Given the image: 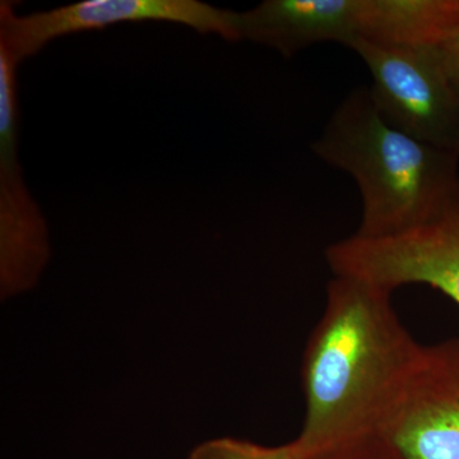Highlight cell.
I'll return each mask as SVG.
<instances>
[{
    "label": "cell",
    "mask_w": 459,
    "mask_h": 459,
    "mask_svg": "<svg viewBox=\"0 0 459 459\" xmlns=\"http://www.w3.org/2000/svg\"><path fill=\"white\" fill-rule=\"evenodd\" d=\"M458 33L459 0H361L358 39L422 50Z\"/></svg>",
    "instance_id": "cell-9"
},
{
    "label": "cell",
    "mask_w": 459,
    "mask_h": 459,
    "mask_svg": "<svg viewBox=\"0 0 459 459\" xmlns=\"http://www.w3.org/2000/svg\"><path fill=\"white\" fill-rule=\"evenodd\" d=\"M304 459H394L377 435L361 437Z\"/></svg>",
    "instance_id": "cell-11"
},
{
    "label": "cell",
    "mask_w": 459,
    "mask_h": 459,
    "mask_svg": "<svg viewBox=\"0 0 459 459\" xmlns=\"http://www.w3.org/2000/svg\"><path fill=\"white\" fill-rule=\"evenodd\" d=\"M367 271L374 282L392 291L404 285H427L459 307V186L425 225L373 241Z\"/></svg>",
    "instance_id": "cell-7"
},
{
    "label": "cell",
    "mask_w": 459,
    "mask_h": 459,
    "mask_svg": "<svg viewBox=\"0 0 459 459\" xmlns=\"http://www.w3.org/2000/svg\"><path fill=\"white\" fill-rule=\"evenodd\" d=\"M377 435L394 459H459V338L421 347Z\"/></svg>",
    "instance_id": "cell-5"
},
{
    "label": "cell",
    "mask_w": 459,
    "mask_h": 459,
    "mask_svg": "<svg viewBox=\"0 0 459 459\" xmlns=\"http://www.w3.org/2000/svg\"><path fill=\"white\" fill-rule=\"evenodd\" d=\"M18 65L0 47V290L5 299L32 289L50 256L47 220L18 160Z\"/></svg>",
    "instance_id": "cell-6"
},
{
    "label": "cell",
    "mask_w": 459,
    "mask_h": 459,
    "mask_svg": "<svg viewBox=\"0 0 459 459\" xmlns=\"http://www.w3.org/2000/svg\"><path fill=\"white\" fill-rule=\"evenodd\" d=\"M392 291L351 276L329 282L325 312L301 361L304 458L377 435L418 360L419 344L391 304Z\"/></svg>",
    "instance_id": "cell-1"
},
{
    "label": "cell",
    "mask_w": 459,
    "mask_h": 459,
    "mask_svg": "<svg viewBox=\"0 0 459 459\" xmlns=\"http://www.w3.org/2000/svg\"><path fill=\"white\" fill-rule=\"evenodd\" d=\"M147 21L179 23L204 35L240 41L238 12L199 0H83L25 16L16 13L13 3L2 2L0 47L21 65L62 36Z\"/></svg>",
    "instance_id": "cell-4"
},
{
    "label": "cell",
    "mask_w": 459,
    "mask_h": 459,
    "mask_svg": "<svg viewBox=\"0 0 459 459\" xmlns=\"http://www.w3.org/2000/svg\"><path fill=\"white\" fill-rule=\"evenodd\" d=\"M371 74V98L388 122L435 147L459 152V95L433 49H404L355 39Z\"/></svg>",
    "instance_id": "cell-3"
},
{
    "label": "cell",
    "mask_w": 459,
    "mask_h": 459,
    "mask_svg": "<svg viewBox=\"0 0 459 459\" xmlns=\"http://www.w3.org/2000/svg\"><path fill=\"white\" fill-rule=\"evenodd\" d=\"M433 51L453 89L457 91L459 95V33L452 40L435 48Z\"/></svg>",
    "instance_id": "cell-12"
},
{
    "label": "cell",
    "mask_w": 459,
    "mask_h": 459,
    "mask_svg": "<svg viewBox=\"0 0 459 459\" xmlns=\"http://www.w3.org/2000/svg\"><path fill=\"white\" fill-rule=\"evenodd\" d=\"M323 161L351 175L360 190L355 237L386 238L427 223L459 184V152L435 147L383 117L369 87L353 90L313 144Z\"/></svg>",
    "instance_id": "cell-2"
},
{
    "label": "cell",
    "mask_w": 459,
    "mask_h": 459,
    "mask_svg": "<svg viewBox=\"0 0 459 459\" xmlns=\"http://www.w3.org/2000/svg\"><path fill=\"white\" fill-rule=\"evenodd\" d=\"M361 0H264L238 12L240 40L265 45L291 57L319 42L349 48L359 38Z\"/></svg>",
    "instance_id": "cell-8"
},
{
    "label": "cell",
    "mask_w": 459,
    "mask_h": 459,
    "mask_svg": "<svg viewBox=\"0 0 459 459\" xmlns=\"http://www.w3.org/2000/svg\"><path fill=\"white\" fill-rule=\"evenodd\" d=\"M188 459H304V455L295 440L285 446H264L222 437L201 444Z\"/></svg>",
    "instance_id": "cell-10"
}]
</instances>
